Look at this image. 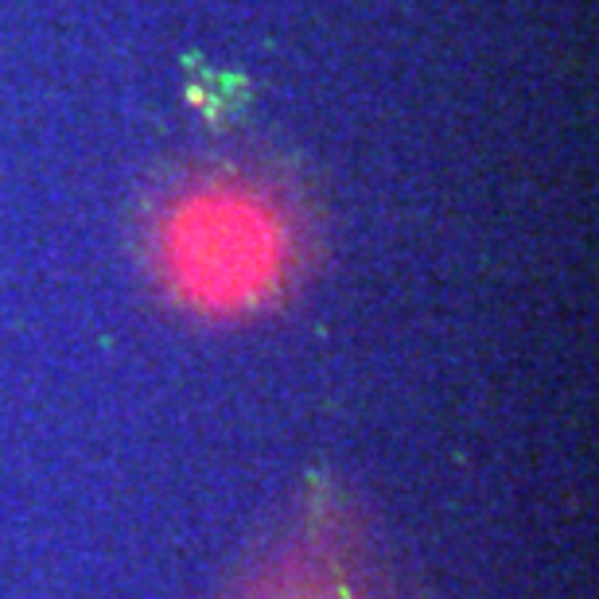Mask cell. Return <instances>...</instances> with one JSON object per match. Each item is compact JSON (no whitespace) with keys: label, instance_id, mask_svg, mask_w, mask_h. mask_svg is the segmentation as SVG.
<instances>
[{"label":"cell","instance_id":"obj_1","mask_svg":"<svg viewBox=\"0 0 599 599\" xmlns=\"http://www.w3.org/2000/svg\"><path fill=\"white\" fill-rule=\"evenodd\" d=\"M168 257L179 284L203 304H249L277 277L281 234L238 195H203L176 214Z\"/></svg>","mask_w":599,"mask_h":599}]
</instances>
